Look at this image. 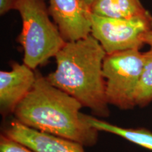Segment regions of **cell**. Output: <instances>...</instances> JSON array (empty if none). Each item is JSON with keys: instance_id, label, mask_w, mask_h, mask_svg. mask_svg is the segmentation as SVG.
Masks as SVG:
<instances>
[{"instance_id": "52a82bcc", "label": "cell", "mask_w": 152, "mask_h": 152, "mask_svg": "<svg viewBox=\"0 0 152 152\" xmlns=\"http://www.w3.org/2000/svg\"><path fill=\"white\" fill-rule=\"evenodd\" d=\"M11 67V71H0V113L4 118L14 113L37 79V73L23 63L13 61Z\"/></svg>"}, {"instance_id": "277c9868", "label": "cell", "mask_w": 152, "mask_h": 152, "mask_svg": "<svg viewBox=\"0 0 152 152\" xmlns=\"http://www.w3.org/2000/svg\"><path fill=\"white\" fill-rule=\"evenodd\" d=\"M143 66L144 54L139 49L106 54L103 63V75L109 105L121 110L135 107L134 96Z\"/></svg>"}, {"instance_id": "4fadbf2b", "label": "cell", "mask_w": 152, "mask_h": 152, "mask_svg": "<svg viewBox=\"0 0 152 152\" xmlns=\"http://www.w3.org/2000/svg\"><path fill=\"white\" fill-rule=\"evenodd\" d=\"M16 0H0V14H7L14 8Z\"/></svg>"}, {"instance_id": "7a4b0ae2", "label": "cell", "mask_w": 152, "mask_h": 152, "mask_svg": "<svg viewBox=\"0 0 152 152\" xmlns=\"http://www.w3.org/2000/svg\"><path fill=\"white\" fill-rule=\"evenodd\" d=\"M106 56L103 47L91 35L66 42L55 56L56 70L46 79L88 108L94 115L107 118L110 109L103 75Z\"/></svg>"}, {"instance_id": "3957f363", "label": "cell", "mask_w": 152, "mask_h": 152, "mask_svg": "<svg viewBox=\"0 0 152 152\" xmlns=\"http://www.w3.org/2000/svg\"><path fill=\"white\" fill-rule=\"evenodd\" d=\"M14 9L23 22L18 41L23 49V64L35 70L55 57L66 42L51 20L45 0H16Z\"/></svg>"}, {"instance_id": "8fae6325", "label": "cell", "mask_w": 152, "mask_h": 152, "mask_svg": "<svg viewBox=\"0 0 152 152\" xmlns=\"http://www.w3.org/2000/svg\"><path fill=\"white\" fill-rule=\"evenodd\" d=\"M143 54V69L134 96L135 105L140 108L146 107L152 102V49Z\"/></svg>"}, {"instance_id": "6da1fadb", "label": "cell", "mask_w": 152, "mask_h": 152, "mask_svg": "<svg viewBox=\"0 0 152 152\" xmlns=\"http://www.w3.org/2000/svg\"><path fill=\"white\" fill-rule=\"evenodd\" d=\"M77 99L53 86L40 73L26 98L18 104L15 120L29 128L73 140L84 147L97 143L99 132L82 113Z\"/></svg>"}, {"instance_id": "ba28073f", "label": "cell", "mask_w": 152, "mask_h": 152, "mask_svg": "<svg viewBox=\"0 0 152 152\" xmlns=\"http://www.w3.org/2000/svg\"><path fill=\"white\" fill-rule=\"evenodd\" d=\"M3 134L35 152H85L84 146L73 140L40 132L13 120Z\"/></svg>"}, {"instance_id": "5b68a950", "label": "cell", "mask_w": 152, "mask_h": 152, "mask_svg": "<svg viewBox=\"0 0 152 152\" xmlns=\"http://www.w3.org/2000/svg\"><path fill=\"white\" fill-rule=\"evenodd\" d=\"M152 30V16L130 19L102 17L92 13L91 35L106 54L139 49L144 45L142 37Z\"/></svg>"}, {"instance_id": "7c38bea8", "label": "cell", "mask_w": 152, "mask_h": 152, "mask_svg": "<svg viewBox=\"0 0 152 152\" xmlns=\"http://www.w3.org/2000/svg\"><path fill=\"white\" fill-rule=\"evenodd\" d=\"M0 152H35L4 134L0 136Z\"/></svg>"}, {"instance_id": "9c48e42d", "label": "cell", "mask_w": 152, "mask_h": 152, "mask_svg": "<svg viewBox=\"0 0 152 152\" xmlns=\"http://www.w3.org/2000/svg\"><path fill=\"white\" fill-rule=\"evenodd\" d=\"M92 14L102 17L130 19L151 16L140 0H94Z\"/></svg>"}, {"instance_id": "9a60e30c", "label": "cell", "mask_w": 152, "mask_h": 152, "mask_svg": "<svg viewBox=\"0 0 152 152\" xmlns=\"http://www.w3.org/2000/svg\"><path fill=\"white\" fill-rule=\"evenodd\" d=\"M82 1H83V2H84L87 7H89L90 8L91 5H92V2L94 1V0H82Z\"/></svg>"}, {"instance_id": "8992f818", "label": "cell", "mask_w": 152, "mask_h": 152, "mask_svg": "<svg viewBox=\"0 0 152 152\" xmlns=\"http://www.w3.org/2000/svg\"><path fill=\"white\" fill-rule=\"evenodd\" d=\"M49 11L66 42L91 35L92 12L82 0H49Z\"/></svg>"}, {"instance_id": "30bf717a", "label": "cell", "mask_w": 152, "mask_h": 152, "mask_svg": "<svg viewBox=\"0 0 152 152\" xmlns=\"http://www.w3.org/2000/svg\"><path fill=\"white\" fill-rule=\"evenodd\" d=\"M87 121L92 127L99 132L115 134L132 143L152 151V132L147 129L122 128L90 115H87Z\"/></svg>"}, {"instance_id": "5bb4252c", "label": "cell", "mask_w": 152, "mask_h": 152, "mask_svg": "<svg viewBox=\"0 0 152 152\" xmlns=\"http://www.w3.org/2000/svg\"><path fill=\"white\" fill-rule=\"evenodd\" d=\"M144 45H147L150 47V49H152V30L146 33L142 37Z\"/></svg>"}]
</instances>
